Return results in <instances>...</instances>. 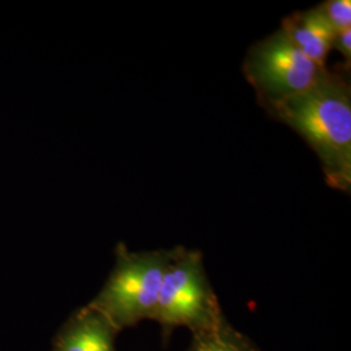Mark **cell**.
Segmentation results:
<instances>
[{
    "label": "cell",
    "instance_id": "obj_1",
    "mask_svg": "<svg viewBox=\"0 0 351 351\" xmlns=\"http://www.w3.org/2000/svg\"><path fill=\"white\" fill-rule=\"evenodd\" d=\"M345 72L326 69L313 88L268 113L310 145L330 188L350 193L351 90Z\"/></svg>",
    "mask_w": 351,
    "mask_h": 351
},
{
    "label": "cell",
    "instance_id": "obj_2",
    "mask_svg": "<svg viewBox=\"0 0 351 351\" xmlns=\"http://www.w3.org/2000/svg\"><path fill=\"white\" fill-rule=\"evenodd\" d=\"M172 255L173 249L133 252L119 243L112 272L88 306L101 313L117 332L151 320Z\"/></svg>",
    "mask_w": 351,
    "mask_h": 351
},
{
    "label": "cell",
    "instance_id": "obj_3",
    "mask_svg": "<svg viewBox=\"0 0 351 351\" xmlns=\"http://www.w3.org/2000/svg\"><path fill=\"white\" fill-rule=\"evenodd\" d=\"M151 320L165 330L186 326L191 335L220 326L226 320L206 275L199 251L181 246L173 249Z\"/></svg>",
    "mask_w": 351,
    "mask_h": 351
},
{
    "label": "cell",
    "instance_id": "obj_4",
    "mask_svg": "<svg viewBox=\"0 0 351 351\" xmlns=\"http://www.w3.org/2000/svg\"><path fill=\"white\" fill-rule=\"evenodd\" d=\"M326 69L311 62L281 27L251 46L242 65L243 75L267 112L313 88Z\"/></svg>",
    "mask_w": 351,
    "mask_h": 351
},
{
    "label": "cell",
    "instance_id": "obj_5",
    "mask_svg": "<svg viewBox=\"0 0 351 351\" xmlns=\"http://www.w3.org/2000/svg\"><path fill=\"white\" fill-rule=\"evenodd\" d=\"M117 333L101 313L88 304L64 323L53 339L52 351H117Z\"/></svg>",
    "mask_w": 351,
    "mask_h": 351
},
{
    "label": "cell",
    "instance_id": "obj_6",
    "mask_svg": "<svg viewBox=\"0 0 351 351\" xmlns=\"http://www.w3.org/2000/svg\"><path fill=\"white\" fill-rule=\"evenodd\" d=\"M281 29L311 62L326 68L337 33L319 7L290 14L282 20Z\"/></svg>",
    "mask_w": 351,
    "mask_h": 351
},
{
    "label": "cell",
    "instance_id": "obj_7",
    "mask_svg": "<svg viewBox=\"0 0 351 351\" xmlns=\"http://www.w3.org/2000/svg\"><path fill=\"white\" fill-rule=\"evenodd\" d=\"M188 351H261L243 333L224 320L220 326L193 333Z\"/></svg>",
    "mask_w": 351,
    "mask_h": 351
},
{
    "label": "cell",
    "instance_id": "obj_8",
    "mask_svg": "<svg viewBox=\"0 0 351 351\" xmlns=\"http://www.w3.org/2000/svg\"><path fill=\"white\" fill-rule=\"evenodd\" d=\"M317 7L336 33L351 27L350 0H328Z\"/></svg>",
    "mask_w": 351,
    "mask_h": 351
},
{
    "label": "cell",
    "instance_id": "obj_9",
    "mask_svg": "<svg viewBox=\"0 0 351 351\" xmlns=\"http://www.w3.org/2000/svg\"><path fill=\"white\" fill-rule=\"evenodd\" d=\"M333 49L339 51L342 55V58L345 59L346 65L350 68L351 62V27L345 29L342 32H339L335 37L333 42Z\"/></svg>",
    "mask_w": 351,
    "mask_h": 351
}]
</instances>
